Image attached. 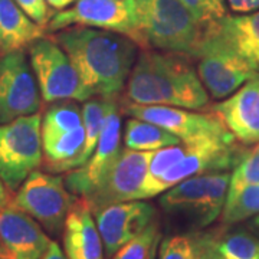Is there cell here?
<instances>
[{"label": "cell", "instance_id": "13", "mask_svg": "<svg viewBox=\"0 0 259 259\" xmlns=\"http://www.w3.org/2000/svg\"><path fill=\"white\" fill-rule=\"evenodd\" d=\"M151 156L153 151H140L127 147L121 150V154L101 183L83 199L93 214L110 204L140 200Z\"/></svg>", "mask_w": 259, "mask_h": 259}, {"label": "cell", "instance_id": "19", "mask_svg": "<svg viewBox=\"0 0 259 259\" xmlns=\"http://www.w3.org/2000/svg\"><path fill=\"white\" fill-rule=\"evenodd\" d=\"M44 33L45 28L29 18L15 0H0V56L23 51Z\"/></svg>", "mask_w": 259, "mask_h": 259}, {"label": "cell", "instance_id": "11", "mask_svg": "<svg viewBox=\"0 0 259 259\" xmlns=\"http://www.w3.org/2000/svg\"><path fill=\"white\" fill-rule=\"evenodd\" d=\"M120 107L130 117L157 124L185 143L235 139L225 127L222 120L212 111L193 112L179 107L139 105L125 101L121 102Z\"/></svg>", "mask_w": 259, "mask_h": 259}, {"label": "cell", "instance_id": "18", "mask_svg": "<svg viewBox=\"0 0 259 259\" xmlns=\"http://www.w3.org/2000/svg\"><path fill=\"white\" fill-rule=\"evenodd\" d=\"M64 250L68 259H104V245L94 214L79 197L65 219Z\"/></svg>", "mask_w": 259, "mask_h": 259}, {"label": "cell", "instance_id": "17", "mask_svg": "<svg viewBox=\"0 0 259 259\" xmlns=\"http://www.w3.org/2000/svg\"><path fill=\"white\" fill-rule=\"evenodd\" d=\"M210 111L222 120L239 143L259 144V75L218 102Z\"/></svg>", "mask_w": 259, "mask_h": 259}, {"label": "cell", "instance_id": "23", "mask_svg": "<svg viewBox=\"0 0 259 259\" xmlns=\"http://www.w3.org/2000/svg\"><path fill=\"white\" fill-rule=\"evenodd\" d=\"M203 238L209 248L225 259H259V238L248 231L204 233Z\"/></svg>", "mask_w": 259, "mask_h": 259}, {"label": "cell", "instance_id": "39", "mask_svg": "<svg viewBox=\"0 0 259 259\" xmlns=\"http://www.w3.org/2000/svg\"><path fill=\"white\" fill-rule=\"evenodd\" d=\"M0 259H10L9 256H6V255H3V256H0Z\"/></svg>", "mask_w": 259, "mask_h": 259}, {"label": "cell", "instance_id": "28", "mask_svg": "<svg viewBox=\"0 0 259 259\" xmlns=\"http://www.w3.org/2000/svg\"><path fill=\"white\" fill-rule=\"evenodd\" d=\"M190 12L199 26L206 30L218 25L226 16L225 0H179Z\"/></svg>", "mask_w": 259, "mask_h": 259}, {"label": "cell", "instance_id": "2", "mask_svg": "<svg viewBox=\"0 0 259 259\" xmlns=\"http://www.w3.org/2000/svg\"><path fill=\"white\" fill-rule=\"evenodd\" d=\"M190 59L175 52L141 49L125 83V102L204 108L209 94Z\"/></svg>", "mask_w": 259, "mask_h": 259}, {"label": "cell", "instance_id": "4", "mask_svg": "<svg viewBox=\"0 0 259 259\" xmlns=\"http://www.w3.org/2000/svg\"><path fill=\"white\" fill-rule=\"evenodd\" d=\"M197 75L207 94L225 100L259 75V66L223 35L219 23L203 33L197 55Z\"/></svg>", "mask_w": 259, "mask_h": 259}, {"label": "cell", "instance_id": "7", "mask_svg": "<svg viewBox=\"0 0 259 259\" xmlns=\"http://www.w3.org/2000/svg\"><path fill=\"white\" fill-rule=\"evenodd\" d=\"M72 25L121 33L141 49L148 48L140 29L134 0H78L72 8L54 13L47 30L58 32Z\"/></svg>", "mask_w": 259, "mask_h": 259}, {"label": "cell", "instance_id": "36", "mask_svg": "<svg viewBox=\"0 0 259 259\" xmlns=\"http://www.w3.org/2000/svg\"><path fill=\"white\" fill-rule=\"evenodd\" d=\"M48 3V6L54 8L56 10H64L66 8H69L75 0H45Z\"/></svg>", "mask_w": 259, "mask_h": 259}, {"label": "cell", "instance_id": "21", "mask_svg": "<svg viewBox=\"0 0 259 259\" xmlns=\"http://www.w3.org/2000/svg\"><path fill=\"white\" fill-rule=\"evenodd\" d=\"M219 29L243 55L259 66V10L239 16L226 15L219 22Z\"/></svg>", "mask_w": 259, "mask_h": 259}, {"label": "cell", "instance_id": "22", "mask_svg": "<svg viewBox=\"0 0 259 259\" xmlns=\"http://www.w3.org/2000/svg\"><path fill=\"white\" fill-rule=\"evenodd\" d=\"M182 140L171 134L166 128L153 124L150 121L140 120L131 117L125 122L124 130V144L131 150L140 151H156L158 148L179 144Z\"/></svg>", "mask_w": 259, "mask_h": 259}, {"label": "cell", "instance_id": "32", "mask_svg": "<svg viewBox=\"0 0 259 259\" xmlns=\"http://www.w3.org/2000/svg\"><path fill=\"white\" fill-rule=\"evenodd\" d=\"M15 2L33 22H36L37 25L47 29L48 22L54 13H51L45 0H15Z\"/></svg>", "mask_w": 259, "mask_h": 259}, {"label": "cell", "instance_id": "35", "mask_svg": "<svg viewBox=\"0 0 259 259\" xmlns=\"http://www.w3.org/2000/svg\"><path fill=\"white\" fill-rule=\"evenodd\" d=\"M12 202V197H10V190L6 187V185L3 183V180L0 179V209H3L5 206Z\"/></svg>", "mask_w": 259, "mask_h": 259}, {"label": "cell", "instance_id": "10", "mask_svg": "<svg viewBox=\"0 0 259 259\" xmlns=\"http://www.w3.org/2000/svg\"><path fill=\"white\" fill-rule=\"evenodd\" d=\"M242 154L243 153L236 146L235 139L190 143V148L185 157L166 170L154 182L143 186L140 200L151 199L189 177L210 171L231 170L238 163Z\"/></svg>", "mask_w": 259, "mask_h": 259}, {"label": "cell", "instance_id": "31", "mask_svg": "<svg viewBox=\"0 0 259 259\" xmlns=\"http://www.w3.org/2000/svg\"><path fill=\"white\" fill-rule=\"evenodd\" d=\"M246 185H259V150L243 153L231 173L229 190Z\"/></svg>", "mask_w": 259, "mask_h": 259}, {"label": "cell", "instance_id": "26", "mask_svg": "<svg viewBox=\"0 0 259 259\" xmlns=\"http://www.w3.org/2000/svg\"><path fill=\"white\" fill-rule=\"evenodd\" d=\"M82 125V108L75 102L64 101L52 105L40 122L42 139L72 131Z\"/></svg>", "mask_w": 259, "mask_h": 259}, {"label": "cell", "instance_id": "30", "mask_svg": "<svg viewBox=\"0 0 259 259\" xmlns=\"http://www.w3.org/2000/svg\"><path fill=\"white\" fill-rule=\"evenodd\" d=\"M158 259H200L196 236L175 235L160 243Z\"/></svg>", "mask_w": 259, "mask_h": 259}, {"label": "cell", "instance_id": "25", "mask_svg": "<svg viewBox=\"0 0 259 259\" xmlns=\"http://www.w3.org/2000/svg\"><path fill=\"white\" fill-rule=\"evenodd\" d=\"M259 213V185H246L228 190L223 206L222 223L229 226L248 221Z\"/></svg>", "mask_w": 259, "mask_h": 259}, {"label": "cell", "instance_id": "20", "mask_svg": "<svg viewBox=\"0 0 259 259\" xmlns=\"http://www.w3.org/2000/svg\"><path fill=\"white\" fill-rule=\"evenodd\" d=\"M85 141L83 125L72 131L42 139L45 168L51 173L71 171L72 163L79 156Z\"/></svg>", "mask_w": 259, "mask_h": 259}, {"label": "cell", "instance_id": "5", "mask_svg": "<svg viewBox=\"0 0 259 259\" xmlns=\"http://www.w3.org/2000/svg\"><path fill=\"white\" fill-rule=\"evenodd\" d=\"M229 183V170L197 175L163 192L158 203L167 214L202 229L222 214Z\"/></svg>", "mask_w": 259, "mask_h": 259}, {"label": "cell", "instance_id": "40", "mask_svg": "<svg viewBox=\"0 0 259 259\" xmlns=\"http://www.w3.org/2000/svg\"><path fill=\"white\" fill-rule=\"evenodd\" d=\"M256 148H258V150H259V144H258V146H256Z\"/></svg>", "mask_w": 259, "mask_h": 259}, {"label": "cell", "instance_id": "1", "mask_svg": "<svg viewBox=\"0 0 259 259\" xmlns=\"http://www.w3.org/2000/svg\"><path fill=\"white\" fill-rule=\"evenodd\" d=\"M54 39L69 56L90 98L118 97L139 56L134 40L87 26L65 28Z\"/></svg>", "mask_w": 259, "mask_h": 259}, {"label": "cell", "instance_id": "8", "mask_svg": "<svg viewBox=\"0 0 259 259\" xmlns=\"http://www.w3.org/2000/svg\"><path fill=\"white\" fill-rule=\"evenodd\" d=\"M75 200L76 196L66 189L64 177L35 170L20 185L10 203L32 216L48 233L59 236Z\"/></svg>", "mask_w": 259, "mask_h": 259}, {"label": "cell", "instance_id": "34", "mask_svg": "<svg viewBox=\"0 0 259 259\" xmlns=\"http://www.w3.org/2000/svg\"><path fill=\"white\" fill-rule=\"evenodd\" d=\"M40 259H68V258H66V255H64V252L61 250L59 245H58L55 241H52L51 242V245L48 246L47 252L42 255V258Z\"/></svg>", "mask_w": 259, "mask_h": 259}, {"label": "cell", "instance_id": "29", "mask_svg": "<svg viewBox=\"0 0 259 259\" xmlns=\"http://www.w3.org/2000/svg\"><path fill=\"white\" fill-rule=\"evenodd\" d=\"M189 148H190V143L180 141L179 144L166 146V147L158 148L156 151H153V156H151L150 163H148L147 177H146L144 185L154 182L156 179H158L173 164L180 161L187 154Z\"/></svg>", "mask_w": 259, "mask_h": 259}, {"label": "cell", "instance_id": "9", "mask_svg": "<svg viewBox=\"0 0 259 259\" xmlns=\"http://www.w3.org/2000/svg\"><path fill=\"white\" fill-rule=\"evenodd\" d=\"M29 58L40 97L45 102L87 101L78 72L55 39L40 37L29 47Z\"/></svg>", "mask_w": 259, "mask_h": 259}, {"label": "cell", "instance_id": "37", "mask_svg": "<svg viewBox=\"0 0 259 259\" xmlns=\"http://www.w3.org/2000/svg\"><path fill=\"white\" fill-rule=\"evenodd\" d=\"M249 229L252 231V233L253 235H256L259 238V213L258 214H255V216H252L249 221Z\"/></svg>", "mask_w": 259, "mask_h": 259}, {"label": "cell", "instance_id": "6", "mask_svg": "<svg viewBox=\"0 0 259 259\" xmlns=\"http://www.w3.org/2000/svg\"><path fill=\"white\" fill-rule=\"evenodd\" d=\"M40 122V114L35 112L0 124V179L10 192L18 190L44 160Z\"/></svg>", "mask_w": 259, "mask_h": 259}, {"label": "cell", "instance_id": "33", "mask_svg": "<svg viewBox=\"0 0 259 259\" xmlns=\"http://www.w3.org/2000/svg\"><path fill=\"white\" fill-rule=\"evenodd\" d=\"M226 2L235 13L246 15L259 10V0H226Z\"/></svg>", "mask_w": 259, "mask_h": 259}, {"label": "cell", "instance_id": "15", "mask_svg": "<svg viewBox=\"0 0 259 259\" xmlns=\"http://www.w3.org/2000/svg\"><path fill=\"white\" fill-rule=\"evenodd\" d=\"M95 223L101 235L104 253L107 258L120 249L124 243L144 231L156 218V207L141 200L114 203L97 213Z\"/></svg>", "mask_w": 259, "mask_h": 259}, {"label": "cell", "instance_id": "3", "mask_svg": "<svg viewBox=\"0 0 259 259\" xmlns=\"http://www.w3.org/2000/svg\"><path fill=\"white\" fill-rule=\"evenodd\" d=\"M141 33L148 48L196 59L203 29L179 0H134Z\"/></svg>", "mask_w": 259, "mask_h": 259}, {"label": "cell", "instance_id": "12", "mask_svg": "<svg viewBox=\"0 0 259 259\" xmlns=\"http://www.w3.org/2000/svg\"><path fill=\"white\" fill-rule=\"evenodd\" d=\"M121 107L117 97L108 98V108L98 144L82 167L74 168L65 177V186L71 193L87 199L97 189L121 154Z\"/></svg>", "mask_w": 259, "mask_h": 259}, {"label": "cell", "instance_id": "16", "mask_svg": "<svg viewBox=\"0 0 259 259\" xmlns=\"http://www.w3.org/2000/svg\"><path fill=\"white\" fill-rule=\"evenodd\" d=\"M51 238L28 213L9 203L0 209V243L10 259H40Z\"/></svg>", "mask_w": 259, "mask_h": 259}, {"label": "cell", "instance_id": "14", "mask_svg": "<svg viewBox=\"0 0 259 259\" xmlns=\"http://www.w3.org/2000/svg\"><path fill=\"white\" fill-rule=\"evenodd\" d=\"M40 93L23 51L0 56V124L39 112Z\"/></svg>", "mask_w": 259, "mask_h": 259}, {"label": "cell", "instance_id": "24", "mask_svg": "<svg viewBox=\"0 0 259 259\" xmlns=\"http://www.w3.org/2000/svg\"><path fill=\"white\" fill-rule=\"evenodd\" d=\"M82 125L85 130V141L83 147L72 163V168L82 167L88 158L91 157L94 150L98 144V140L101 136L104 121H105V112L108 108V98H90L87 100L82 107Z\"/></svg>", "mask_w": 259, "mask_h": 259}, {"label": "cell", "instance_id": "38", "mask_svg": "<svg viewBox=\"0 0 259 259\" xmlns=\"http://www.w3.org/2000/svg\"><path fill=\"white\" fill-rule=\"evenodd\" d=\"M5 255V250H3V246H2V243H0V256H3Z\"/></svg>", "mask_w": 259, "mask_h": 259}, {"label": "cell", "instance_id": "27", "mask_svg": "<svg viewBox=\"0 0 259 259\" xmlns=\"http://www.w3.org/2000/svg\"><path fill=\"white\" fill-rule=\"evenodd\" d=\"M158 239H160L158 223L153 221L144 231H141L137 236L124 243L112 255L111 259H153L156 255Z\"/></svg>", "mask_w": 259, "mask_h": 259}]
</instances>
